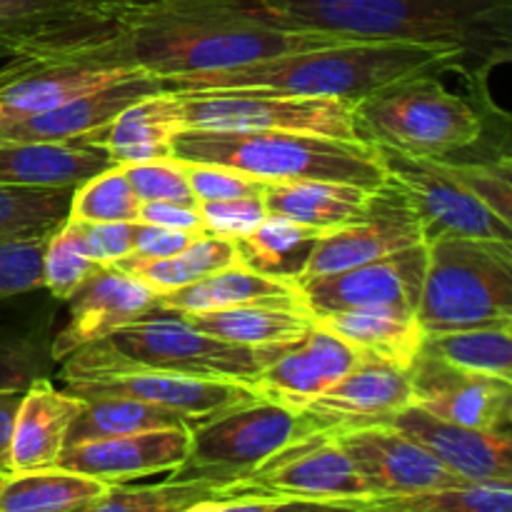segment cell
<instances>
[{
    "label": "cell",
    "instance_id": "obj_32",
    "mask_svg": "<svg viewBox=\"0 0 512 512\" xmlns=\"http://www.w3.org/2000/svg\"><path fill=\"white\" fill-rule=\"evenodd\" d=\"M108 483L60 465L10 473L0 488V512H88Z\"/></svg>",
    "mask_w": 512,
    "mask_h": 512
},
{
    "label": "cell",
    "instance_id": "obj_51",
    "mask_svg": "<svg viewBox=\"0 0 512 512\" xmlns=\"http://www.w3.org/2000/svg\"><path fill=\"white\" fill-rule=\"evenodd\" d=\"M25 390H0V473H13L10 465V448H13L15 418Z\"/></svg>",
    "mask_w": 512,
    "mask_h": 512
},
{
    "label": "cell",
    "instance_id": "obj_21",
    "mask_svg": "<svg viewBox=\"0 0 512 512\" xmlns=\"http://www.w3.org/2000/svg\"><path fill=\"white\" fill-rule=\"evenodd\" d=\"M360 350L315 323L300 340L285 345L278 358L258 375L253 390L260 398L303 410L333 388L360 360Z\"/></svg>",
    "mask_w": 512,
    "mask_h": 512
},
{
    "label": "cell",
    "instance_id": "obj_12",
    "mask_svg": "<svg viewBox=\"0 0 512 512\" xmlns=\"http://www.w3.org/2000/svg\"><path fill=\"white\" fill-rule=\"evenodd\" d=\"M245 480L285 495L298 508L358 510L370 488L333 430H318L255 470Z\"/></svg>",
    "mask_w": 512,
    "mask_h": 512
},
{
    "label": "cell",
    "instance_id": "obj_29",
    "mask_svg": "<svg viewBox=\"0 0 512 512\" xmlns=\"http://www.w3.org/2000/svg\"><path fill=\"white\" fill-rule=\"evenodd\" d=\"M245 303H303V300H300L298 285L290 283V280L255 273L240 263L218 270L213 275H205V278L195 280L185 288L158 298L160 310L180 315L210 313V310H223Z\"/></svg>",
    "mask_w": 512,
    "mask_h": 512
},
{
    "label": "cell",
    "instance_id": "obj_46",
    "mask_svg": "<svg viewBox=\"0 0 512 512\" xmlns=\"http://www.w3.org/2000/svg\"><path fill=\"white\" fill-rule=\"evenodd\" d=\"M263 193L243 195V198L198 203L200 215H203V223H205V233H213V235H220V238H230V240L245 238V235L253 233V230L268 218V208H265Z\"/></svg>",
    "mask_w": 512,
    "mask_h": 512
},
{
    "label": "cell",
    "instance_id": "obj_10",
    "mask_svg": "<svg viewBox=\"0 0 512 512\" xmlns=\"http://www.w3.org/2000/svg\"><path fill=\"white\" fill-rule=\"evenodd\" d=\"M185 128L198 130H285L353 138L355 115L348 100L305 98L268 90H195L175 93Z\"/></svg>",
    "mask_w": 512,
    "mask_h": 512
},
{
    "label": "cell",
    "instance_id": "obj_2",
    "mask_svg": "<svg viewBox=\"0 0 512 512\" xmlns=\"http://www.w3.org/2000/svg\"><path fill=\"white\" fill-rule=\"evenodd\" d=\"M130 60L158 78L218 73L298 50L350 43L333 33L263 25L213 0H120Z\"/></svg>",
    "mask_w": 512,
    "mask_h": 512
},
{
    "label": "cell",
    "instance_id": "obj_27",
    "mask_svg": "<svg viewBox=\"0 0 512 512\" xmlns=\"http://www.w3.org/2000/svg\"><path fill=\"white\" fill-rule=\"evenodd\" d=\"M113 158L98 145L68 143H0V183L28 188H80L85 180L113 168Z\"/></svg>",
    "mask_w": 512,
    "mask_h": 512
},
{
    "label": "cell",
    "instance_id": "obj_16",
    "mask_svg": "<svg viewBox=\"0 0 512 512\" xmlns=\"http://www.w3.org/2000/svg\"><path fill=\"white\" fill-rule=\"evenodd\" d=\"M333 433L363 475L370 498L428 493L465 480L440 463L425 445L388 423Z\"/></svg>",
    "mask_w": 512,
    "mask_h": 512
},
{
    "label": "cell",
    "instance_id": "obj_20",
    "mask_svg": "<svg viewBox=\"0 0 512 512\" xmlns=\"http://www.w3.org/2000/svg\"><path fill=\"white\" fill-rule=\"evenodd\" d=\"M65 390L83 400L98 398V395L143 400V403H153L180 413L190 423H200V420L213 418L223 410L238 408V405L260 398L250 385L243 383L168 373H118L103 375V378L68 380Z\"/></svg>",
    "mask_w": 512,
    "mask_h": 512
},
{
    "label": "cell",
    "instance_id": "obj_11",
    "mask_svg": "<svg viewBox=\"0 0 512 512\" xmlns=\"http://www.w3.org/2000/svg\"><path fill=\"white\" fill-rule=\"evenodd\" d=\"M373 145V143H370ZM388 180L400 185L418 213L425 243L440 238H495L512 240V230L505 220L460 183L443 163L403 150L375 145Z\"/></svg>",
    "mask_w": 512,
    "mask_h": 512
},
{
    "label": "cell",
    "instance_id": "obj_23",
    "mask_svg": "<svg viewBox=\"0 0 512 512\" xmlns=\"http://www.w3.org/2000/svg\"><path fill=\"white\" fill-rule=\"evenodd\" d=\"M160 90H163V78L135 70L128 78L80 95L60 108L28 115V118L5 120L0 123V143H33V140L68 143V140L88 138L108 128L135 100L160 93Z\"/></svg>",
    "mask_w": 512,
    "mask_h": 512
},
{
    "label": "cell",
    "instance_id": "obj_36",
    "mask_svg": "<svg viewBox=\"0 0 512 512\" xmlns=\"http://www.w3.org/2000/svg\"><path fill=\"white\" fill-rule=\"evenodd\" d=\"M73 188L0 183V243L48 238L68 220Z\"/></svg>",
    "mask_w": 512,
    "mask_h": 512
},
{
    "label": "cell",
    "instance_id": "obj_47",
    "mask_svg": "<svg viewBox=\"0 0 512 512\" xmlns=\"http://www.w3.org/2000/svg\"><path fill=\"white\" fill-rule=\"evenodd\" d=\"M188 168V180L198 203H210V200H230L243 198V195L263 193V180L250 178V175L238 173L233 168L213 163H185Z\"/></svg>",
    "mask_w": 512,
    "mask_h": 512
},
{
    "label": "cell",
    "instance_id": "obj_39",
    "mask_svg": "<svg viewBox=\"0 0 512 512\" xmlns=\"http://www.w3.org/2000/svg\"><path fill=\"white\" fill-rule=\"evenodd\" d=\"M215 485L203 480L168 478L158 485H108L88 512H193L213 495Z\"/></svg>",
    "mask_w": 512,
    "mask_h": 512
},
{
    "label": "cell",
    "instance_id": "obj_8",
    "mask_svg": "<svg viewBox=\"0 0 512 512\" xmlns=\"http://www.w3.org/2000/svg\"><path fill=\"white\" fill-rule=\"evenodd\" d=\"M320 428L305 410H293L268 398L190 425V453L170 478L228 485L245 480L270 458Z\"/></svg>",
    "mask_w": 512,
    "mask_h": 512
},
{
    "label": "cell",
    "instance_id": "obj_48",
    "mask_svg": "<svg viewBox=\"0 0 512 512\" xmlns=\"http://www.w3.org/2000/svg\"><path fill=\"white\" fill-rule=\"evenodd\" d=\"M73 223L78 225L80 238L98 265H115L133 253L135 223H125V220H118V223H78L73 220Z\"/></svg>",
    "mask_w": 512,
    "mask_h": 512
},
{
    "label": "cell",
    "instance_id": "obj_45",
    "mask_svg": "<svg viewBox=\"0 0 512 512\" xmlns=\"http://www.w3.org/2000/svg\"><path fill=\"white\" fill-rule=\"evenodd\" d=\"M48 238L0 243V300L43 288V248Z\"/></svg>",
    "mask_w": 512,
    "mask_h": 512
},
{
    "label": "cell",
    "instance_id": "obj_13",
    "mask_svg": "<svg viewBox=\"0 0 512 512\" xmlns=\"http://www.w3.org/2000/svg\"><path fill=\"white\" fill-rule=\"evenodd\" d=\"M428 270V243L403 248L370 263L338 273L298 278L300 300L315 320L328 318L340 310L370 308V305H395L418 308Z\"/></svg>",
    "mask_w": 512,
    "mask_h": 512
},
{
    "label": "cell",
    "instance_id": "obj_43",
    "mask_svg": "<svg viewBox=\"0 0 512 512\" xmlns=\"http://www.w3.org/2000/svg\"><path fill=\"white\" fill-rule=\"evenodd\" d=\"M53 365L50 345L35 335H0V390H28Z\"/></svg>",
    "mask_w": 512,
    "mask_h": 512
},
{
    "label": "cell",
    "instance_id": "obj_37",
    "mask_svg": "<svg viewBox=\"0 0 512 512\" xmlns=\"http://www.w3.org/2000/svg\"><path fill=\"white\" fill-rule=\"evenodd\" d=\"M358 510L373 512H512V485L463 480L458 485L415 495L368 498Z\"/></svg>",
    "mask_w": 512,
    "mask_h": 512
},
{
    "label": "cell",
    "instance_id": "obj_38",
    "mask_svg": "<svg viewBox=\"0 0 512 512\" xmlns=\"http://www.w3.org/2000/svg\"><path fill=\"white\" fill-rule=\"evenodd\" d=\"M423 348L463 368L493 375L512 385V323L460 333L425 335Z\"/></svg>",
    "mask_w": 512,
    "mask_h": 512
},
{
    "label": "cell",
    "instance_id": "obj_4",
    "mask_svg": "<svg viewBox=\"0 0 512 512\" xmlns=\"http://www.w3.org/2000/svg\"><path fill=\"white\" fill-rule=\"evenodd\" d=\"M420 73H458L450 53L393 40H350L325 48L283 53L218 73L163 78V90H268V93L338 98L358 103L383 85Z\"/></svg>",
    "mask_w": 512,
    "mask_h": 512
},
{
    "label": "cell",
    "instance_id": "obj_15",
    "mask_svg": "<svg viewBox=\"0 0 512 512\" xmlns=\"http://www.w3.org/2000/svg\"><path fill=\"white\" fill-rule=\"evenodd\" d=\"M413 405L445 423L512 430V385L420 348L410 365Z\"/></svg>",
    "mask_w": 512,
    "mask_h": 512
},
{
    "label": "cell",
    "instance_id": "obj_34",
    "mask_svg": "<svg viewBox=\"0 0 512 512\" xmlns=\"http://www.w3.org/2000/svg\"><path fill=\"white\" fill-rule=\"evenodd\" d=\"M323 233L293 223L283 215H270L245 238L235 240L240 265L278 280H295L303 275L315 240Z\"/></svg>",
    "mask_w": 512,
    "mask_h": 512
},
{
    "label": "cell",
    "instance_id": "obj_25",
    "mask_svg": "<svg viewBox=\"0 0 512 512\" xmlns=\"http://www.w3.org/2000/svg\"><path fill=\"white\" fill-rule=\"evenodd\" d=\"M83 408V398L65 388L58 390L48 375L33 380L23 393V403L15 418L10 448L13 473L58 465V458L68 448L70 428Z\"/></svg>",
    "mask_w": 512,
    "mask_h": 512
},
{
    "label": "cell",
    "instance_id": "obj_41",
    "mask_svg": "<svg viewBox=\"0 0 512 512\" xmlns=\"http://www.w3.org/2000/svg\"><path fill=\"white\" fill-rule=\"evenodd\" d=\"M93 255L85 248L73 220H65L55 233L48 235L43 248V288L58 300H70V295L98 270Z\"/></svg>",
    "mask_w": 512,
    "mask_h": 512
},
{
    "label": "cell",
    "instance_id": "obj_6",
    "mask_svg": "<svg viewBox=\"0 0 512 512\" xmlns=\"http://www.w3.org/2000/svg\"><path fill=\"white\" fill-rule=\"evenodd\" d=\"M173 158L225 165L263 183L330 180L375 190L388 180L375 145L315 133L185 128L175 135Z\"/></svg>",
    "mask_w": 512,
    "mask_h": 512
},
{
    "label": "cell",
    "instance_id": "obj_33",
    "mask_svg": "<svg viewBox=\"0 0 512 512\" xmlns=\"http://www.w3.org/2000/svg\"><path fill=\"white\" fill-rule=\"evenodd\" d=\"M238 263L240 258L235 240L220 238L213 233H200L195 235L193 243L183 253L170 255V258H143V255L130 253L128 258L118 260L115 268L140 278L160 298V295L173 293V290L185 288V285L195 283L205 275H213Z\"/></svg>",
    "mask_w": 512,
    "mask_h": 512
},
{
    "label": "cell",
    "instance_id": "obj_50",
    "mask_svg": "<svg viewBox=\"0 0 512 512\" xmlns=\"http://www.w3.org/2000/svg\"><path fill=\"white\" fill-rule=\"evenodd\" d=\"M138 220L140 223L163 225V228L185 230V233H205V223L198 205L150 200V203H140Z\"/></svg>",
    "mask_w": 512,
    "mask_h": 512
},
{
    "label": "cell",
    "instance_id": "obj_3",
    "mask_svg": "<svg viewBox=\"0 0 512 512\" xmlns=\"http://www.w3.org/2000/svg\"><path fill=\"white\" fill-rule=\"evenodd\" d=\"M355 135L450 165L512 155V115L490 98L488 83L450 93L440 75L420 73L383 85L353 105Z\"/></svg>",
    "mask_w": 512,
    "mask_h": 512
},
{
    "label": "cell",
    "instance_id": "obj_5",
    "mask_svg": "<svg viewBox=\"0 0 512 512\" xmlns=\"http://www.w3.org/2000/svg\"><path fill=\"white\" fill-rule=\"evenodd\" d=\"M283 345H238L195 328L180 313L150 310L118 333L60 360V380L103 378L118 373H168L230 380L253 388Z\"/></svg>",
    "mask_w": 512,
    "mask_h": 512
},
{
    "label": "cell",
    "instance_id": "obj_44",
    "mask_svg": "<svg viewBox=\"0 0 512 512\" xmlns=\"http://www.w3.org/2000/svg\"><path fill=\"white\" fill-rule=\"evenodd\" d=\"M443 165L478 198H483L512 230V155L488 160V163Z\"/></svg>",
    "mask_w": 512,
    "mask_h": 512
},
{
    "label": "cell",
    "instance_id": "obj_28",
    "mask_svg": "<svg viewBox=\"0 0 512 512\" xmlns=\"http://www.w3.org/2000/svg\"><path fill=\"white\" fill-rule=\"evenodd\" d=\"M330 333L343 338L355 350L390 360L410 368L425 343V333L415 310L395 305H370V308L340 310L328 318L315 320Z\"/></svg>",
    "mask_w": 512,
    "mask_h": 512
},
{
    "label": "cell",
    "instance_id": "obj_19",
    "mask_svg": "<svg viewBox=\"0 0 512 512\" xmlns=\"http://www.w3.org/2000/svg\"><path fill=\"white\" fill-rule=\"evenodd\" d=\"M408 405H413L410 368L363 353L333 388L303 410L323 430H348L390 423Z\"/></svg>",
    "mask_w": 512,
    "mask_h": 512
},
{
    "label": "cell",
    "instance_id": "obj_42",
    "mask_svg": "<svg viewBox=\"0 0 512 512\" xmlns=\"http://www.w3.org/2000/svg\"><path fill=\"white\" fill-rule=\"evenodd\" d=\"M130 185L140 203L150 200H165V203H185L198 205L193 188L188 180V168L178 158H158L145 160V163L123 165Z\"/></svg>",
    "mask_w": 512,
    "mask_h": 512
},
{
    "label": "cell",
    "instance_id": "obj_17",
    "mask_svg": "<svg viewBox=\"0 0 512 512\" xmlns=\"http://www.w3.org/2000/svg\"><path fill=\"white\" fill-rule=\"evenodd\" d=\"M140 70L118 55L0 65V123L60 108Z\"/></svg>",
    "mask_w": 512,
    "mask_h": 512
},
{
    "label": "cell",
    "instance_id": "obj_31",
    "mask_svg": "<svg viewBox=\"0 0 512 512\" xmlns=\"http://www.w3.org/2000/svg\"><path fill=\"white\" fill-rule=\"evenodd\" d=\"M183 318L215 338L238 345L293 343L315 325L303 303H245Z\"/></svg>",
    "mask_w": 512,
    "mask_h": 512
},
{
    "label": "cell",
    "instance_id": "obj_18",
    "mask_svg": "<svg viewBox=\"0 0 512 512\" xmlns=\"http://www.w3.org/2000/svg\"><path fill=\"white\" fill-rule=\"evenodd\" d=\"M68 303V320L50 343L55 363L148 315L158 308V293L115 265H100Z\"/></svg>",
    "mask_w": 512,
    "mask_h": 512
},
{
    "label": "cell",
    "instance_id": "obj_40",
    "mask_svg": "<svg viewBox=\"0 0 512 512\" xmlns=\"http://www.w3.org/2000/svg\"><path fill=\"white\" fill-rule=\"evenodd\" d=\"M140 213V198L135 195L123 165L103 170L73 190L68 220L78 223H135Z\"/></svg>",
    "mask_w": 512,
    "mask_h": 512
},
{
    "label": "cell",
    "instance_id": "obj_52",
    "mask_svg": "<svg viewBox=\"0 0 512 512\" xmlns=\"http://www.w3.org/2000/svg\"><path fill=\"white\" fill-rule=\"evenodd\" d=\"M8 475L10 473H0V488H3V483H5V480H8Z\"/></svg>",
    "mask_w": 512,
    "mask_h": 512
},
{
    "label": "cell",
    "instance_id": "obj_24",
    "mask_svg": "<svg viewBox=\"0 0 512 512\" xmlns=\"http://www.w3.org/2000/svg\"><path fill=\"white\" fill-rule=\"evenodd\" d=\"M388 425L425 445L460 478L512 485V430L463 428L433 418L415 405H408Z\"/></svg>",
    "mask_w": 512,
    "mask_h": 512
},
{
    "label": "cell",
    "instance_id": "obj_30",
    "mask_svg": "<svg viewBox=\"0 0 512 512\" xmlns=\"http://www.w3.org/2000/svg\"><path fill=\"white\" fill-rule=\"evenodd\" d=\"M370 190L330 180H295L265 185V208L318 233L343 228L365 213Z\"/></svg>",
    "mask_w": 512,
    "mask_h": 512
},
{
    "label": "cell",
    "instance_id": "obj_49",
    "mask_svg": "<svg viewBox=\"0 0 512 512\" xmlns=\"http://www.w3.org/2000/svg\"><path fill=\"white\" fill-rule=\"evenodd\" d=\"M195 235L200 233H185V230H173L163 228V225L135 220L133 253L143 255V258H170V255L183 253L193 243Z\"/></svg>",
    "mask_w": 512,
    "mask_h": 512
},
{
    "label": "cell",
    "instance_id": "obj_9",
    "mask_svg": "<svg viewBox=\"0 0 512 512\" xmlns=\"http://www.w3.org/2000/svg\"><path fill=\"white\" fill-rule=\"evenodd\" d=\"M118 3L0 0V65L48 63L83 55H118L130 60L123 23L115 10Z\"/></svg>",
    "mask_w": 512,
    "mask_h": 512
},
{
    "label": "cell",
    "instance_id": "obj_22",
    "mask_svg": "<svg viewBox=\"0 0 512 512\" xmlns=\"http://www.w3.org/2000/svg\"><path fill=\"white\" fill-rule=\"evenodd\" d=\"M188 453L190 425H178L68 445L58 458V465L113 485L155 473L170 475L185 463Z\"/></svg>",
    "mask_w": 512,
    "mask_h": 512
},
{
    "label": "cell",
    "instance_id": "obj_35",
    "mask_svg": "<svg viewBox=\"0 0 512 512\" xmlns=\"http://www.w3.org/2000/svg\"><path fill=\"white\" fill-rule=\"evenodd\" d=\"M178 425L193 423L180 413L160 408V405L133 398H115V395H98V398L85 400L83 413L75 418L68 433V445L143 433V430L178 428Z\"/></svg>",
    "mask_w": 512,
    "mask_h": 512
},
{
    "label": "cell",
    "instance_id": "obj_26",
    "mask_svg": "<svg viewBox=\"0 0 512 512\" xmlns=\"http://www.w3.org/2000/svg\"><path fill=\"white\" fill-rule=\"evenodd\" d=\"M180 130H185V120L178 95L160 90L135 100L108 128L80 138V143L98 145L113 163L130 165L173 158V140Z\"/></svg>",
    "mask_w": 512,
    "mask_h": 512
},
{
    "label": "cell",
    "instance_id": "obj_7",
    "mask_svg": "<svg viewBox=\"0 0 512 512\" xmlns=\"http://www.w3.org/2000/svg\"><path fill=\"white\" fill-rule=\"evenodd\" d=\"M415 315L425 335L512 323V240L428 243V270Z\"/></svg>",
    "mask_w": 512,
    "mask_h": 512
},
{
    "label": "cell",
    "instance_id": "obj_1",
    "mask_svg": "<svg viewBox=\"0 0 512 512\" xmlns=\"http://www.w3.org/2000/svg\"><path fill=\"white\" fill-rule=\"evenodd\" d=\"M263 25L445 50L465 85L512 65V0H213Z\"/></svg>",
    "mask_w": 512,
    "mask_h": 512
},
{
    "label": "cell",
    "instance_id": "obj_14",
    "mask_svg": "<svg viewBox=\"0 0 512 512\" xmlns=\"http://www.w3.org/2000/svg\"><path fill=\"white\" fill-rule=\"evenodd\" d=\"M420 243H425V233L413 203L400 185L385 180L370 190L365 213L358 220L315 240L300 278L338 273Z\"/></svg>",
    "mask_w": 512,
    "mask_h": 512
}]
</instances>
